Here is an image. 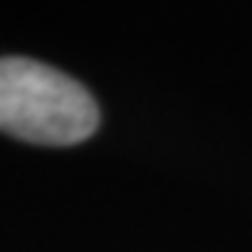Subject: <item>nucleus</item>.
<instances>
[{
	"mask_svg": "<svg viewBox=\"0 0 252 252\" xmlns=\"http://www.w3.org/2000/svg\"><path fill=\"white\" fill-rule=\"evenodd\" d=\"M97 128V103L61 70L0 58V131L43 146H70Z\"/></svg>",
	"mask_w": 252,
	"mask_h": 252,
	"instance_id": "1",
	"label": "nucleus"
}]
</instances>
